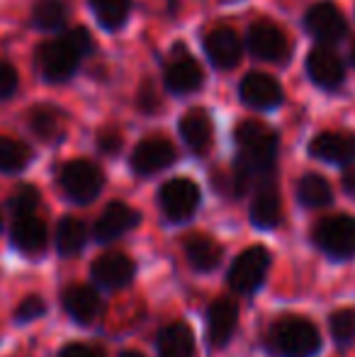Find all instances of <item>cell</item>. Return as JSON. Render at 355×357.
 I'll use <instances>...</instances> for the list:
<instances>
[{"label":"cell","mask_w":355,"mask_h":357,"mask_svg":"<svg viewBox=\"0 0 355 357\" xmlns=\"http://www.w3.org/2000/svg\"><path fill=\"white\" fill-rule=\"evenodd\" d=\"M239 160L232 175L234 195H243L248 185L268 183L278 158V134L261 122H243L236 129Z\"/></svg>","instance_id":"6da1fadb"},{"label":"cell","mask_w":355,"mask_h":357,"mask_svg":"<svg viewBox=\"0 0 355 357\" xmlns=\"http://www.w3.org/2000/svg\"><path fill=\"white\" fill-rule=\"evenodd\" d=\"M268 343L278 357H314L322 348V335L312 321L302 316H282L270 328Z\"/></svg>","instance_id":"7a4b0ae2"},{"label":"cell","mask_w":355,"mask_h":357,"mask_svg":"<svg viewBox=\"0 0 355 357\" xmlns=\"http://www.w3.org/2000/svg\"><path fill=\"white\" fill-rule=\"evenodd\" d=\"M59 183H61V190L66 192V197L71 202L88 204L100 195L105 175L95 163H90L86 158H78L63 165L61 175H59Z\"/></svg>","instance_id":"3957f363"},{"label":"cell","mask_w":355,"mask_h":357,"mask_svg":"<svg viewBox=\"0 0 355 357\" xmlns=\"http://www.w3.org/2000/svg\"><path fill=\"white\" fill-rule=\"evenodd\" d=\"M270 268V253L263 245L246 248L227 273V282L236 294H253L263 282Z\"/></svg>","instance_id":"277c9868"},{"label":"cell","mask_w":355,"mask_h":357,"mask_svg":"<svg viewBox=\"0 0 355 357\" xmlns=\"http://www.w3.org/2000/svg\"><path fill=\"white\" fill-rule=\"evenodd\" d=\"M78 63H81V52L71 44V39L63 34L61 39H52L44 42L37 49V66L42 75L52 83H61L68 80L76 73Z\"/></svg>","instance_id":"5b68a950"},{"label":"cell","mask_w":355,"mask_h":357,"mask_svg":"<svg viewBox=\"0 0 355 357\" xmlns=\"http://www.w3.org/2000/svg\"><path fill=\"white\" fill-rule=\"evenodd\" d=\"M314 241L331 258H355V219L338 214L319 221L317 229H314Z\"/></svg>","instance_id":"8992f818"},{"label":"cell","mask_w":355,"mask_h":357,"mask_svg":"<svg viewBox=\"0 0 355 357\" xmlns=\"http://www.w3.org/2000/svg\"><path fill=\"white\" fill-rule=\"evenodd\" d=\"M158 204L166 219L188 221L199 207V188L188 178H173L158 192Z\"/></svg>","instance_id":"52a82bcc"},{"label":"cell","mask_w":355,"mask_h":357,"mask_svg":"<svg viewBox=\"0 0 355 357\" xmlns=\"http://www.w3.org/2000/svg\"><path fill=\"white\" fill-rule=\"evenodd\" d=\"M248 52L253 54L261 61H270V63H280L287 59L289 54V42L285 37V32L278 27V24L268 22V20H258L248 27Z\"/></svg>","instance_id":"ba28073f"},{"label":"cell","mask_w":355,"mask_h":357,"mask_svg":"<svg viewBox=\"0 0 355 357\" xmlns=\"http://www.w3.org/2000/svg\"><path fill=\"white\" fill-rule=\"evenodd\" d=\"M176 146H173L168 139L163 137H151L144 139L142 144L134 149L132 153V170L139 175H153L166 170L168 165L176 163Z\"/></svg>","instance_id":"9c48e42d"},{"label":"cell","mask_w":355,"mask_h":357,"mask_svg":"<svg viewBox=\"0 0 355 357\" xmlns=\"http://www.w3.org/2000/svg\"><path fill=\"white\" fill-rule=\"evenodd\" d=\"M304 27L309 29L312 37H317L319 42H338L346 34L348 24L346 17L341 15V10L333 3H317L307 10L304 15Z\"/></svg>","instance_id":"30bf717a"},{"label":"cell","mask_w":355,"mask_h":357,"mask_svg":"<svg viewBox=\"0 0 355 357\" xmlns=\"http://www.w3.org/2000/svg\"><path fill=\"white\" fill-rule=\"evenodd\" d=\"M137 224H139V212H134L124 202H112L105 207V212L95 221L93 236L100 243H109V241H117L124 234H129Z\"/></svg>","instance_id":"8fae6325"},{"label":"cell","mask_w":355,"mask_h":357,"mask_svg":"<svg viewBox=\"0 0 355 357\" xmlns=\"http://www.w3.org/2000/svg\"><path fill=\"white\" fill-rule=\"evenodd\" d=\"M239 324V304L234 299H217L207 309V343L224 348L234 338Z\"/></svg>","instance_id":"7c38bea8"},{"label":"cell","mask_w":355,"mask_h":357,"mask_svg":"<svg viewBox=\"0 0 355 357\" xmlns=\"http://www.w3.org/2000/svg\"><path fill=\"white\" fill-rule=\"evenodd\" d=\"M239 93H241V100L248 107H256V109H273L282 102V88H280V83L273 75L261 71L248 73L241 80Z\"/></svg>","instance_id":"4fadbf2b"},{"label":"cell","mask_w":355,"mask_h":357,"mask_svg":"<svg viewBox=\"0 0 355 357\" xmlns=\"http://www.w3.org/2000/svg\"><path fill=\"white\" fill-rule=\"evenodd\" d=\"M307 73L319 88H326V90L338 88L343 83V78H346L341 56L331 47H317L309 52Z\"/></svg>","instance_id":"5bb4252c"},{"label":"cell","mask_w":355,"mask_h":357,"mask_svg":"<svg viewBox=\"0 0 355 357\" xmlns=\"http://www.w3.org/2000/svg\"><path fill=\"white\" fill-rule=\"evenodd\" d=\"M134 263L124 253H105L90 268V275L98 284L107 287V289H122L134 280Z\"/></svg>","instance_id":"9a60e30c"},{"label":"cell","mask_w":355,"mask_h":357,"mask_svg":"<svg viewBox=\"0 0 355 357\" xmlns=\"http://www.w3.org/2000/svg\"><path fill=\"white\" fill-rule=\"evenodd\" d=\"M204 54L217 68H234L241 59V39L232 27H217L204 34Z\"/></svg>","instance_id":"2e32d148"},{"label":"cell","mask_w":355,"mask_h":357,"mask_svg":"<svg viewBox=\"0 0 355 357\" xmlns=\"http://www.w3.org/2000/svg\"><path fill=\"white\" fill-rule=\"evenodd\" d=\"M63 309L66 314L71 316L76 324H93L95 319L100 316L103 311V301H100V294L88 284H71L63 289Z\"/></svg>","instance_id":"e0dca14e"},{"label":"cell","mask_w":355,"mask_h":357,"mask_svg":"<svg viewBox=\"0 0 355 357\" xmlns=\"http://www.w3.org/2000/svg\"><path fill=\"white\" fill-rule=\"evenodd\" d=\"M163 80H166V88L171 90V93L188 95V93H195V90L202 85L204 73L192 56H188V54H176V56L171 59V63L166 66Z\"/></svg>","instance_id":"ac0fdd59"},{"label":"cell","mask_w":355,"mask_h":357,"mask_svg":"<svg viewBox=\"0 0 355 357\" xmlns=\"http://www.w3.org/2000/svg\"><path fill=\"white\" fill-rule=\"evenodd\" d=\"M309 153L319 160H326V163H351L355 158V139L343 132H324L312 139Z\"/></svg>","instance_id":"d6986e66"},{"label":"cell","mask_w":355,"mask_h":357,"mask_svg":"<svg viewBox=\"0 0 355 357\" xmlns=\"http://www.w3.org/2000/svg\"><path fill=\"white\" fill-rule=\"evenodd\" d=\"M10 238H13V245L24 255H39L44 253L49 241V231L47 224L37 216H20L15 219L13 231H10Z\"/></svg>","instance_id":"ffe728a7"},{"label":"cell","mask_w":355,"mask_h":357,"mask_svg":"<svg viewBox=\"0 0 355 357\" xmlns=\"http://www.w3.org/2000/svg\"><path fill=\"white\" fill-rule=\"evenodd\" d=\"M280 216H282V204H280V195L275 190V185L263 183L258 185L256 195L251 199V224L256 229H275L280 224Z\"/></svg>","instance_id":"44dd1931"},{"label":"cell","mask_w":355,"mask_h":357,"mask_svg":"<svg viewBox=\"0 0 355 357\" xmlns=\"http://www.w3.org/2000/svg\"><path fill=\"white\" fill-rule=\"evenodd\" d=\"M185 258L197 273H212L222 263V245L209 236L192 234L185 238Z\"/></svg>","instance_id":"7402d4cb"},{"label":"cell","mask_w":355,"mask_h":357,"mask_svg":"<svg viewBox=\"0 0 355 357\" xmlns=\"http://www.w3.org/2000/svg\"><path fill=\"white\" fill-rule=\"evenodd\" d=\"M180 137L188 144L190 151L195 153H204L212 144V122L204 109H188L180 119Z\"/></svg>","instance_id":"603a6c76"},{"label":"cell","mask_w":355,"mask_h":357,"mask_svg":"<svg viewBox=\"0 0 355 357\" xmlns=\"http://www.w3.org/2000/svg\"><path fill=\"white\" fill-rule=\"evenodd\" d=\"M156 348L161 357H195V338L188 324L176 321L161 328L156 338Z\"/></svg>","instance_id":"cb8c5ba5"},{"label":"cell","mask_w":355,"mask_h":357,"mask_svg":"<svg viewBox=\"0 0 355 357\" xmlns=\"http://www.w3.org/2000/svg\"><path fill=\"white\" fill-rule=\"evenodd\" d=\"M29 129L42 142H56L63 134V114L52 105H39L29 112Z\"/></svg>","instance_id":"d4e9b609"},{"label":"cell","mask_w":355,"mask_h":357,"mask_svg":"<svg viewBox=\"0 0 355 357\" xmlns=\"http://www.w3.org/2000/svg\"><path fill=\"white\" fill-rule=\"evenodd\" d=\"M88 241V229L76 216H63L61 224L56 226V250L61 255H76L83 250Z\"/></svg>","instance_id":"484cf974"},{"label":"cell","mask_w":355,"mask_h":357,"mask_svg":"<svg viewBox=\"0 0 355 357\" xmlns=\"http://www.w3.org/2000/svg\"><path fill=\"white\" fill-rule=\"evenodd\" d=\"M297 197H299V202H302L304 207L319 209V207H326V204H331L333 192H331V185H328L326 178H322V175H317V173H309V175H304V178L299 180Z\"/></svg>","instance_id":"4316f807"},{"label":"cell","mask_w":355,"mask_h":357,"mask_svg":"<svg viewBox=\"0 0 355 357\" xmlns=\"http://www.w3.org/2000/svg\"><path fill=\"white\" fill-rule=\"evenodd\" d=\"M90 10L105 29H119L132 13V0H90Z\"/></svg>","instance_id":"83f0119b"},{"label":"cell","mask_w":355,"mask_h":357,"mask_svg":"<svg viewBox=\"0 0 355 357\" xmlns=\"http://www.w3.org/2000/svg\"><path fill=\"white\" fill-rule=\"evenodd\" d=\"M32 160V151L27 144L13 137H0V173H20Z\"/></svg>","instance_id":"f1b7e54d"},{"label":"cell","mask_w":355,"mask_h":357,"mask_svg":"<svg viewBox=\"0 0 355 357\" xmlns=\"http://www.w3.org/2000/svg\"><path fill=\"white\" fill-rule=\"evenodd\" d=\"M32 22L44 32H54L66 22V5L61 0H39L32 10Z\"/></svg>","instance_id":"f546056e"},{"label":"cell","mask_w":355,"mask_h":357,"mask_svg":"<svg viewBox=\"0 0 355 357\" xmlns=\"http://www.w3.org/2000/svg\"><path fill=\"white\" fill-rule=\"evenodd\" d=\"M8 207H10V212L15 214V219H20V216H32L34 209L39 207L37 188H32V185H22V188H17L13 195H10Z\"/></svg>","instance_id":"4dcf8cb0"},{"label":"cell","mask_w":355,"mask_h":357,"mask_svg":"<svg viewBox=\"0 0 355 357\" xmlns=\"http://www.w3.org/2000/svg\"><path fill=\"white\" fill-rule=\"evenodd\" d=\"M331 335L338 345H351L355 340V309H341L328 321Z\"/></svg>","instance_id":"1f68e13d"},{"label":"cell","mask_w":355,"mask_h":357,"mask_svg":"<svg viewBox=\"0 0 355 357\" xmlns=\"http://www.w3.org/2000/svg\"><path fill=\"white\" fill-rule=\"evenodd\" d=\"M44 311H47V304L42 301V296L29 294V296H24L17 309H15V319H17L20 324H29V321L44 316Z\"/></svg>","instance_id":"d6a6232c"},{"label":"cell","mask_w":355,"mask_h":357,"mask_svg":"<svg viewBox=\"0 0 355 357\" xmlns=\"http://www.w3.org/2000/svg\"><path fill=\"white\" fill-rule=\"evenodd\" d=\"M17 83H20L17 71H15L8 61H3V59H0V100L10 98V95L17 90Z\"/></svg>","instance_id":"836d02e7"},{"label":"cell","mask_w":355,"mask_h":357,"mask_svg":"<svg viewBox=\"0 0 355 357\" xmlns=\"http://www.w3.org/2000/svg\"><path fill=\"white\" fill-rule=\"evenodd\" d=\"M98 146H100V151L107 155L119 153V149H122V134H119L117 129H105L98 137Z\"/></svg>","instance_id":"e575fe53"},{"label":"cell","mask_w":355,"mask_h":357,"mask_svg":"<svg viewBox=\"0 0 355 357\" xmlns=\"http://www.w3.org/2000/svg\"><path fill=\"white\" fill-rule=\"evenodd\" d=\"M66 37L71 39V44H73V47H76L78 52H81V56H86V54L93 52V39H90L88 29H83V27L71 29V32H68Z\"/></svg>","instance_id":"d590c367"},{"label":"cell","mask_w":355,"mask_h":357,"mask_svg":"<svg viewBox=\"0 0 355 357\" xmlns=\"http://www.w3.org/2000/svg\"><path fill=\"white\" fill-rule=\"evenodd\" d=\"M139 107L144 109L146 114H156V109L161 107V102H158V95H156V88H151V85H144L142 95H139Z\"/></svg>","instance_id":"8d00e7d4"},{"label":"cell","mask_w":355,"mask_h":357,"mask_svg":"<svg viewBox=\"0 0 355 357\" xmlns=\"http://www.w3.org/2000/svg\"><path fill=\"white\" fill-rule=\"evenodd\" d=\"M59 357H103V353L90 345H83V343H71L59 353Z\"/></svg>","instance_id":"74e56055"},{"label":"cell","mask_w":355,"mask_h":357,"mask_svg":"<svg viewBox=\"0 0 355 357\" xmlns=\"http://www.w3.org/2000/svg\"><path fill=\"white\" fill-rule=\"evenodd\" d=\"M343 185H346L348 192H355V173H348L346 178H343Z\"/></svg>","instance_id":"f35d334b"},{"label":"cell","mask_w":355,"mask_h":357,"mask_svg":"<svg viewBox=\"0 0 355 357\" xmlns=\"http://www.w3.org/2000/svg\"><path fill=\"white\" fill-rule=\"evenodd\" d=\"M119 357H144L142 353H137V350H127V353H122Z\"/></svg>","instance_id":"ab89813d"},{"label":"cell","mask_w":355,"mask_h":357,"mask_svg":"<svg viewBox=\"0 0 355 357\" xmlns=\"http://www.w3.org/2000/svg\"><path fill=\"white\" fill-rule=\"evenodd\" d=\"M353 63H355V44H353Z\"/></svg>","instance_id":"60d3db41"},{"label":"cell","mask_w":355,"mask_h":357,"mask_svg":"<svg viewBox=\"0 0 355 357\" xmlns=\"http://www.w3.org/2000/svg\"><path fill=\"white\" fill-rule=\"evenodd\" d=\"M0 226H3V219H0Z\"/></svg>","instance_id":"b9f144b4"}]
</instances>
